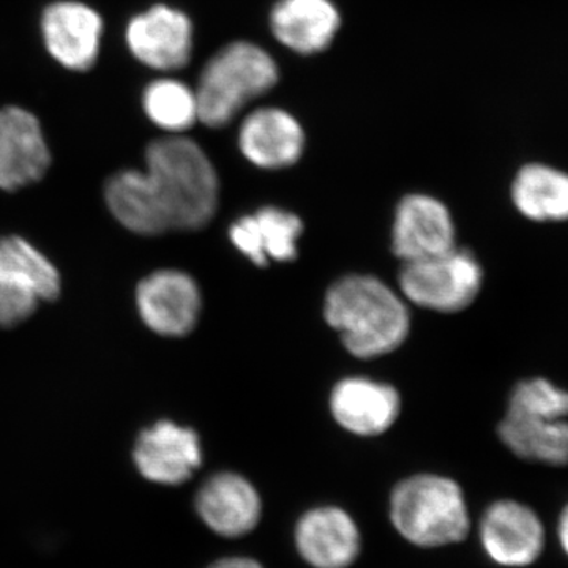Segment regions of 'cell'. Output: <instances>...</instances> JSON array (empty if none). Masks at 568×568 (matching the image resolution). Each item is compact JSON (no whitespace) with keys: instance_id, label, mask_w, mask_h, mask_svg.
<instances>
[{"instance_id":"e0dca14e","label":"cell","mask_w":568,"mask_h":568,"mask_svg":"<svg viewBox=\"0 0 568 568\" xmlns=\"http://www.w3.org/2000/svg\"><path fill=\"white\" fill-rule=\"evenodd\" d=\"M304 223L295 213L267 205L231 224L230 239L235 248L257 267L275 263H293Z\"/></svg>"},{"instance_id":"44dd1931","label":"cell","mask_w":568,"mask_h":568,"mask_svg":"<svg viewBox=\"0 0 568 568\" xmlns=\"http://www.w3.org/2000/svg\"><path fill=\"white\" fill-rule=\"evenodd\" d=\"M0 271L31 291L39 301H54L61 294L58 268L17 235L0 239Z\"/></svg>"},{"instance_id":"7402d4cb","label":"cell","mask_w":568,"mask_h":568,"mask_svg":"<svg viewBox=\"0 0 568 568\" xmlns=\"http://www.w3.org/2000/svg\"><path fill=\"white\" fill-rule=\"evenodd\" d=\"M142 104L148 118L171 134L186 132L200 121L196 92L173 78L149 84L142 97Z\"/></svg>"},{"instance_id":"52a82bcc","label":"cell","mask_w":568,"mask_h":568,"mask_svg":"<svg viewBox=\"0 0 568 568\" xmlns=\"http://www.w3.org/2000/svg\"><path fill=\"white\" fill-rule=\"evenodd\" d=\"M454 219L447 205L429 194H407L395 212L392 246L402 263L426 260L455 248Z\"/></svg>"},{"instance_id":"603a6c76","label":"cell","mask_w":568,"mask_h":568,"mask_svg":"<svg viewBox=\"0 0 568 568\" xmlns=\"http://www.w3.org/2000/svg\"><path fill=\"white\" fill-rule=\"evenodd\" d=\"M507 409L552 418H568V390L545 377L521 381L508 398Z\"/></svg>"},{"instance_id":"2e32d148","label":"cell","mask_w":568,"mask_h":568,"mask_svg":"<svg viewBox=\"0 0 568 568\" xmlns=\"http://www.w3.org/2000/svg\"><path fill=\"white\" fill-rule=\"evenodd\" d=\"M197 515L204 525L222 537H242L252 532L263 515V500L252 481L234 473L209 478L197 491Z\"/></svg>"},{"instance_id":"9a60e30c","label":"cell","mask_w":568,"mask_h":568,"mask_svg":"<svg viewBox=\"0 0 568 568\" xmlns=\"http://www.w3.org/2000/svg\"><path fill=\"white\" fill-rule=\"evenodd\" d=\"M239 149L261 170H284L297 163L305 151L304 129L282 108H257L239 129Z\"/></svg>"},{"instance_id":"8fae6325","label":"cell","mask_w":568,"mask_h":568,"mask_svg":"<svg viewBox=\"0 0 568 568\" xmlns=\"http://www.w3.org/2000/svg\"><path fill=\"white\" fill-rule=\"evenodd\" d=\"M50 164L36 115L17 106L0 110V190L14 192L39 182Z\"/></svg>"},{"instance_id":"7a4b0ae2","label":"cell","mask_w":568,"mask_h":568,"mask_svg":"<svg viewBox=\"0 0 568 568\" xmlns=\"http://www.w3.org/2000/svg\"><path fill=\"white\" fill-rule=\"evenodd\" d=\"M324 317L349 354L362 361L394 353L410 332L409 308L402 295L372 275L336 280L325 294Z\"/></svg>"},{"instance_id":"4fadbf2b","label":"cell","mask_w":568,"mask_h":568,"mask_svg":"<svg viewBox=\"0 0 568 568\" xmlns=\"http://www.w3.org/2000/svg\"><path fill=\"white\" fill-rule=\"evenodd\" d=\"M44 44L52 58L74 71L91 69L102 43L103 21L80 2H55L41 18Z\"/></svg>"},{"instance_id":"7c38bea8","label":"cell","mask_w":568,"mask_h":568,"mask_svg":"<svg viewBox=\"0 0 568 568\" xmlns=\"http://www.w3.org/2000/svg\"><path fill=\"white\" fill-rule=\"evenodd\" d=\"M399 410L398 390L369 377H345L331 394V413L336 424L355 436L383 435L394 426Z\"/></svg>"},{"instance_id":"ffe728a7","label":"cell","mask_w":568,"mask_h":568,"mask_svg":"<svg viewBox=\"0 0 568 568\" xmlns=\"http://www.w3.org/2000/svg\"><path fill=\"white\" fill-rule=\"evenodd\" d=\"M511 203L532 222H568V174L548 164H526L511 183Z\"/></svg>"},{"instance_id":"277c9868","label":"cell","mask_w":568,"mask_h":568,"mask_svg":"<svg viewBox=\"0 0 568 568\" xmlns=\"http://www.w3.org/2000/svg\"><path fill=\"white\" fill-rule=\"evenodd\" d=\"M390 519L403 538L422 548L459 544L470 530L465 491L436 474L399 481L390 497Z\"/></svg>"},{"instance_id":"3957f363","label":"cell","mask_w":568,"mask_h":568,"mask_svg":"<svg viewBox=\"0 0 568 568\" xmlns=\"http://www.w3.org/2000/svg\"><path fill=\"white\" fill-rule=\"evenodd\" d=\"M278 80L275 59L260 44H227L205 63L194 89L200 122L209 129H223L246 104L271 92Z\"/></svg>"},{"instance_id":"d6986e66","label":"cell","mask_w":568,"mask_h":568,"mask_svg":"<svg viewBox=\"0 0 568 568\" xmlns=\"http://www.w3.org/2000/svg\"><path fill=\"white\" fill-rule=\"evenodd\" d=\"M497 435L523 462L549 467L568 466V418L536 416L506 410Z\"/></svg>"},{"instance_id":"d4e9b609","label":"cell","mask_w":568,"mask_h":568,"mask_svg":"<svg viewBox=\"0 0 568 568\" xmlns=\"http://www.w3.org/2000/svg\"><path fill=\"white\" fill-rule=\"evenodd\" d=\"M556 538H558L560 551L568 559V503L560 508L558 523H556Z\"/></svg>"},{"instance_id":"ac0fdd59","label":"cell","mask_w":568,"mask_h":568,"mask_svg":"<svg viewBox=\"0 0 568 568\" xmlns=\"http://www.w3.org/2000/svg\"><path fill=\"white\" fill-rule=\"evenodd\" d=\"M342 26L332 0H280L271 13L275 40L297 54H316L331 47Z\"/></svg>"},{"instance_id":"cb8c5ba5","label":"cell","mask_w":568,"mask_h":568,"mask_svg":"<svg viewBox=\"0 0 568 568\" xmlns=\"http://www.w3.org/2000/svg\"><path fill=\"white\" fill-rule=\"evenodd\" d=\"M37 304L39 298L31 291L0 271V325L2 327H10L28 320L36 312Z\"/></svg>"},{"instance_id":"5b68a950","label":"cell","mask_w":568,"mask_h":568,"mask_svg":"<svg viewBox=\"0 0 568 568\" xmlns=\"http://www.w3.org/2000/svg\"><path fill=\"white\" fill-rule=\"evenodd\" d=\"M484 271L469 250L455 248L403 264L398 286L403 297L436 313H458L473 305L481 291Z\"/></svg>"},{"instance_id":"30bf717a","label":"cell","mask_w":568,"mask_h":568,"mask_svg":"<svg viewBox=\"0 0 568 568\" xmlns=\"http://www.w3.org/2000/svg\"><path fill=\"white\" fill-rule=\"evenodd\" d=\"M133 458L142 477L175 487L200 469L203 448L192 428L162 420L141 433Z\"/></svg>"},{"instance_id":"ba28073f","label":"cell","mask_w":568,"mask_h":568,"mask_svg":"<svg viewBox=\"0 0 568 568\" xmlns=\"http://www.w3.org/2000/svg\"><path fill=\"white\" fill-rule=\"evenodd\" d=\"M138 308L145 325L163 336H185L196 327L203 298L193 276L181 271H160L142 280Z\"/></svg>"},{"instance_id":"484cf974","label":"cell","mask_w":568,"mask_h":568,"mask_svg":"<svg viewBox=\"0 0 568 568\" xmlns=\"http://www.w3.org/2000/svg\"><path fill=\"white\" fill-rule=\"evenodd\" d=\"M209 568H264L261 566L257 560L252 558H224L216 560L215 564H212Z\"/></svg>"},{"instance_id":"9c48e42d","label":"cell","mask_w":568,"mask_h":568,"mask_svg":"<svg viewBox=\"0 0 568 568\" xmlns=\"http://www.w3.org/2000/svg\"><path fill=\"white\" fill-rule=\"evenodd\" d=\"M126 43L153 70H181L192 59L193 24L182 11L155 6L130 21Z\"/></svg>"},{"instance_id":"8992f818","label":"cell","mask_w":568,"mask_h":568,"mask_svg":"<svg viewBox=\"0 0 568 568\" xmlns=\"http://www.w3.org/2000/svg\"><path fill=\"white\" fill-rule=\"evenodd\" d=\"M485 555L496 566H534L548 545V530L536 508L517 499H499L485 508L478 525Z\"/></svg>"},{"instance_id":"6da1fadb","label":"cell","mask_w":568,"mask_h":568,"mask_svg":"<svg viewBox=\"0 0 568 568\" xmlns=\"http://www.w3.org/2000/svg\"><path fill=\"white\" fill-rule=\"evenodd\" d=\"M215 166L200 144L179 134L153 141L145 171H122L106 183L112 215L133 233L203 230L219 207Z\"/></svg>"},{"instance_id":"5bb4252c","label":"cell","mask_w":568,"mask_h":568,"mask_svg":"<svg viewBox=\"0 0 568 568\" xmlns=\"http://www.w3.org/2000/svg\"><path fill=\"white\" fill-rule=\"evenodd\" d=\"M295 547L313 568H347L361 552V532L343 508L315 507L295 526Z\"/></svg>"}]
</instances>
